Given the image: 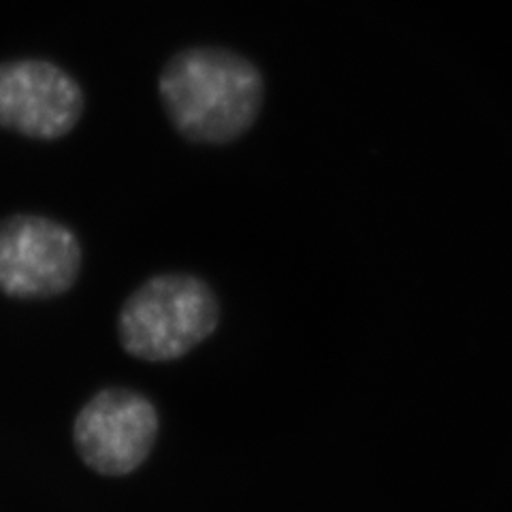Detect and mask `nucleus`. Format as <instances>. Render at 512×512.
<instances>
[{"label": "nucleus", "mask_w": 512, "mask_h": 512, "mask_svg": "<svg viewBox=\"0 0 512 512\" xmlns=\"http://www.w3.org/2000/svg\"><path fill=\"white\" fill-rule=\"evenodd\" d=\"M163 107L184 139L220 146L248 133L261 114L265 79L256 64L222 47H188L158 77Z\"/></svg>", "instance_id": "obj_1"}, {"label": "nucleus", "mask_w": 512, "mask_h": 512, "mask_svg": "<svg viewBox=\"0 0 512 512\" xmlns=\"http://www.w3.org/2000/svg\"><path fill=\"white\" fill-rule=\"evenodd\" d=\"M220 303L212 286L192 274H158L124 301L118 338L128 355L175 361L218 329Z\"/></svg>", "instance_id": "obj_2"}, {"label": "nucleus", "mask_w": 512, "mask_h": 512, "mask_svg": "<svg viewBox=\"0 0 512 512\" xmlns=\"http://www.w3.org/2000/svg\"><path fill=\"white\" fill-rule=\"evenodd\" d=\"M82 246L62 222L15 214L0 220V293L11 299H52L82 274Z\"/></svg>", "instance_id": "obj_3"}, {"label": "nucleus", "mask_w": 512, "mask_h": 512, "mask_svg": "<svg viewBox=\"0 0 512 512\" xmlns=\"http://www.w3.org/2000/svg\"><path fill=\"white\" fill-rule=\"evenodd\" d=\"M158 414L148 397L131 389H105L79 410L73 438L79 457L103 476L135 472L152 453Z\"/></svg>", "instance_id": "obj_4"}, {"label": "nucleus", "mask_w": 512, "mask_h": 512, "mask_svg": "<svg viewBox=\"0 0 512 512\" xmlns=\"http://www.w3.org/2000/svg\"><path fill=\"white\" fill-rule=\"evenodd\" d=\"M86 109L84 90L58 64L39 58L0 62V128L30 139L67 137Z\"/></svg>", "instance_id": "obj_5"}]
</instances>
